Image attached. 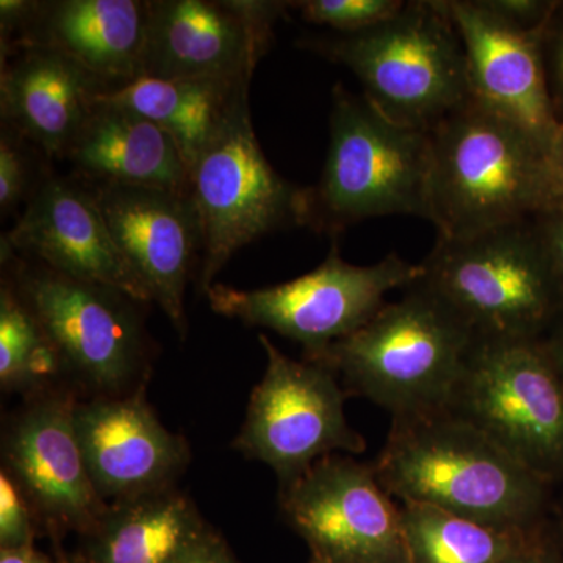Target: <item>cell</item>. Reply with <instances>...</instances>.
<instances>
[{"mask_svg": "<svg viewBox=\"0 0 563 563\" xmlns=\"http://www.w3.org/2000/svg\"><path fill=\"white\" fill-rule=\"evenodd\" d=\"M401 515L409 563H503L537 531L495 528L417 503H402Z\"/></svg>", "mask_w": 563, "mask_h": 563, "instance_id": "obj_24", "label": "cell"}, {"mask_svg": "<svg viewBox=\"0 0 563 563\" xmlns=\"http://www.w3.org/2000/svg\"><path fill=\"white\" fill-rule=\"evenodd\" d=\"M247 79H151L140 77L103 98L143 114L168 133L188 169L247 103Z\"/></svg>", "mask_w": 563, "mask_h": 563, "instance_id": "obj_23", "label": "cell"}, {"mask_svg": "<svg viewBox=\"0 0 563 563\" xmlns=\"http://www.w3.org/2000/svg\"><path fill=\"white\" fill-rule=\"evenodd\" d=\"M503 563H558L553 539H551L550 520L529 537L528 542Z\"/></svg>", "mask_w": 563, "mask_h": 563, "instance_id": "obj_32", "label": "cell"}, {"mask_svg": "<svg viewBox=\"0 0 563 563\" xmlns=\"http://www.w3.org/2000/svg\"><path fill=\"white\" fill-rule=\"evenodd\" d=\"M77 401L76 393L58 387L32 396L2 439V470L27 499L40 533L54 544L66 533L90 531L109 509L81 454L74 426Z\"/></svg>", "mask_w": 563, "mask_h": 563, "instance_id": "obj_13", "label": "cell"}, {"mask_svg": "<svg viewBox=\"0 0 563 563\" xmlns=\"http://www.w3.org/2000/svg\"><path fill=\"white\" fill-rule=\"evenodd\" d=\"M181 563H239L220 532L213 531Z\"/></svg>", "mask_w": 563, "mask_h": 563, "instance_id": "obj_33", "label": "cell"}, {"mask_svg": "<svg viewBox=\"0 0 563 563\" xmlns=\"http://www.w3.org/2000/svg\"><path fill=\"white\" fill-rule=\"evenodd\" d=\"M501 20L525 31H540L548 25L562 2L558 0H481Z\"/></svg>", "mask_w": 563, "mask_h": 563, "instance_id": "obj_29", "label": "cell"}, {"mask_svg": "<svg viewBox=\"0 0 563 563\" xmlns=\"http://www.w3.org/2000/svg\"><path fill=\"white\" fill-rule=\"evenodd\" d=\"M461 35L473 99L531 133L550 154L561 118L551 99L543 31H525L481 0H444Z\"/></svg>", "mask_w": 563, "mask_h": 563, "instance_id": "obj_18", "label": "cell"}, {"mask_svg": "<svg viewBox=\"0 0 563 563\" xmlns=\"http://www.w3.org/2000/svg\"><path fill=\"white\" fill-rule=\"evenodd\" d=\"M38 526L27 499L7 472L0 473V550L35 544Z\"/></svg>", "mask_w": 563, "mask_h": 563, "instance_id": "obj_28", "label": "cell"}, {"mask_svg": "<svg viewBox=\"0 0 563 563\" xmlns=\"http://www.w3.org/2000/svg\"><path fill=\"white\" fill-rule=\"evenodd\" d=\"M33 144L10 125L0 133V210L9 214L21 202H29L43 176H36Z\"/></svg>", "mask_w": 563, "mask_h": 563, "instance_id": "obj_27", "label": "cell"}, {"mask_svg": "<svg viewBox=\"0 0 563 563\" xmlns=\"http://www.w3.org/2000/svg\"><path fill=\"white\" fill-rule=\"evenodd\" d=\"M446 409L562 483L563 384L542 340H476Z\"/></svg>", "mask_w": 563, "mask_h": 563, "instance_id": "obj_8", "label": "cell"}, {"mask_svg": "<svg viewBox=\"0 0 563 563\" xmlns=\"http://www.w3.org/2000/svg\"><path fill=\"white\" fill-rule=\"evenodd\" d=\"M309 563H328V562H322V561H318V559H310V562Z\"/></svg>", "mask_w": 563, "mask_h": 563, "instance_id": "obj_39", "label": "cell"}, {"mask_svg": "<svg viewBox=\"0 0 563 563\" xmlns=\"http://www.w3.org/2000/svg\"><path fill=\"white\" fill-rule=\"evenodd\" d=\"M542 343L563 384V310L551 325L550 331L544 333Z\"/></svg>", "mask_w": 563, "mask_h": 563, "instance_id": "obj_35", "label": "cell"}, {"mask_svg": "<svg viewBox=\"0 0 563 563\" xmlns=\"http://www.w3.org/2000/svg\"><path fill=\"white\" fill-rule=\"evenodd\" d=\"M404 3L402 0H301L290 2V7L310 24L351 35L390 20L402 10Z\"/></svg>", "mask_w": 563, "mask_h": 563, "instance_id": "obj_26", "label": "cell"}, {"mask_svg": "<svg viewBox=\"0 0 563 563\" xmlns=\"http://www.w3.org/2000/svg\"><path fill=\"white\" fill-rule=\"evenodd\" d=\"M0 563H62V554L57 548V555L51 558L31 544L20 550H0Z\"/></svg>", "mask_w": 563, "mask_h": 563, "instance_id": "obj_36", "label": "cell"}, {"mask_svg": "<svg viewBox=\"0 0 563 563\" xmlns=\"http://www.w3.org/2000/svg\"><path fill=\"white\" fill-rule=\"evenodd\" d=\"M74 426L92 484L109 504L174 487L191 461L187 439L162 424L146 387L79 399Z\"/></svg>", "mask_w": 563, "mask_h": 563, "instance_id": "obj_16", "label": "cell"}, {"mask_svg": "<svg viewBox=\"0 0 563 563\" xmlns=\"http://www.w3.org/2000/svg\"><path fill=\"white\" fill-rule=\"evenodd\" d=\"M331 141L320 181L310 187L309 228L339 235L390 214L426 220L431 135L385 118L363 95L336 84Z\"/></svg>", "mask_w": 563, "mask_h": 563, "instance_id": "obj_5", "label": "cell"}, {"mask_svg": "<svg viewBox=\"0 0 563 563\" xmlns=\"http://www.w3.org/2000/svg\"><path fill=\"white\" fill-rule=\"evenodd\" d=\"M421 276V263L406 262L396 252L374 265H351L333 243L325 261L298 279L258 290L213 284L206 296L214 313L272 329L301 344L303 358L318 361L372 320L387 292L409 288Z\"/></svg>", "mask_w": 563, "mask_h": 563, "instance_id": "obj_9", "label": "cell"}, {"mask_svg": "<svg viewBox=\"0 0 563 563\" xmlns=\"http://www.w3.org/2000/svg\"><path fill=\"white\" fill-rule=\"evenodd\" d=\"M548 166H550L551 185L550 209H553V207L563 203V120L559 125L558 135H555L550 154H548Z\"/></svg>", "mask_w": 563, "mask_h": 563, "instance_id": "obj_34", "label": "cell"}, {"mask_svg": "<svg viewBox=\"0 0 563 563\" xmlns=\"http://www.w3.org/2000/svg\"><path fill=\"white\" fill-rule=\"evenodd\" d=\"M213 531L190 496L174 485L109 504L68 558L73 563H181Z\"/></svg>", "mask_w": 563, "mask_h": 563, "instance_id": "obj_22", "label": "cell"}, {"mask_svg": "<svg viewBox=\"0 0 563 563\" xmlns=\"http://www.w3.org/2000/svg\"><path fill=\"white\" fill-rule=\"evenodd\" d=\"M290 2L150 0L141 76L252 79Z\"/></svg>", "mask_w": 563, "mask_h": 563, "instance_id": "obj_14", "label": "cell"}, {"mask_svg": "<svg viewBox=\"0 0 563 563\" xmlns=\"http://www.w3.org/2000/svg\"><path fill=\"white\" fill-rule=\"evenodd\" d=\"M118 88L62 52L24 47L2 58V124L31 141L44 157L65 161L99 98Z\"/></svg>", "mask_w": 563, "mask_h": 563, "instance_id": "obj_19", "label": "cell"}, {"mask_svg": "<svg viewBox=\"0 0 563 563\" xmlns=\"http://www.w3.org/2000/svg\"><path fill=\"white\" fill-rule=\"evenodd\" d=\"M2 268L60 355L66 377L92 398L146 387L150 347L139 302L114 288L32 263L5 242Z\"/></svg>", "mask_w": 563, "mask_h": 563, "instance_id": "obj_7", "label": "cell"}, {"mask_svg": "<svg viewBox=\"0 0 563 563\" xmlns=\"http://www.w3.org/2000/svg\"><path fill=\"white\" fill-rule=\"evenodd\" d=\"M280 512L328 563H409L401 507L380 485L373 463L344 454L314 462L279 492Z\"/></svg>", "mask_w": 563, "mask_h": 563, "instance_id": "obj_12", "label": "cell"}, {"mask_svg": "<svg viewBox=\"0 0 563 563\" xmlns=\"http://www.w3.org/2000/svg\"><path fill=\"white\" fill-rule=\"evenodd\" d=\"M190 179L202 231L203 295L246 244L279 229L309 228L310 187L284 179L266 161L250 106L192 165Z\"/></svg>", "mask_w": 563, "mask_h": 563, "instance_id": "obj_10", "label": "cell"}, {"mask_svg": "<svg viewBox=\"0 0 563 563\" xmlns=\"http://www.w3.org/2000/svg\"><path fill=\"white\" fill-rule=\"evenodd\" d=\"M95 190L125 261L185 339V290L196 255L202 254L201 222L191 196L121 185Z\"/></svg>", "mask_w": 563, "mask_h": 563, "instance_id": "obj_17", "label": "cell"}, {"mask_svg": "<svg viewBox=\"0 0 563 563\" xmlns=\"http://www.w3.org/2000/svg\"><path fill=\"white\" fill-rule=\"evenodd\" d=\"M533 228L547 254L563 303V203L537 214Z\"/></svg>", "mask_w": 563, "mask_h": 563, "instance_id": "obj_31", "label": "cell"}, {"mask_svg": "<svg viewBox=\"0 0 563 563\" xmlns=\"http://www.w3.org/2000/svg\"><path fill=\"white\" fill-rule=\"evenodd\" d=\"M543 58L551 99L563 120V2L543 31Z\"/></svg>", "mask_w": 563, "mask_h": 563, "instance_id": "obj_30", "label": "cell"}, {"mask_svg": "<svg viewBox=\"0 0 563 563\" xmlns=\"http://www.w3.org/2000/svg\"><path fill=\"white\" fill-rule=\"evenodd\" d=\"M2 242L54 272L114 288L139 303L152 302L111 235L98 192L79 177L44 174Z\"/></svg>", "mask_w": 563, "mask_h": 563, "instance_id": "obj_15", "label": "cell"}, {"mask_svg": "<svg viewBox=\"0 0 563 563\" xmlns=\"http://www.w3.org/2000/svg\"><path fill=\"white\" fill-rule=\"evenodd\" d=\"M373 466L401 503L512 531H536L550 520L553 484L448 409L393 418Z\"/></svg>", "mask_w": 563, "mask_h": 563, "instance_id": "obj_1", "label": "cell"}, {"mask_svg": "<svg viewBox=\"0 0 563 563\" xmlns=\"http://www.w3.org/2000/svg\"><path fill=\"white\" fill-rule=\"evenodd\" d=\"M65 161L92 187L158 188L190 195V169L172 136L131 109L99 98Z\"/></svg>", "mask_w": 563, "mask_h": 563, "instance_id": "obj_21", "label": "cell"}, {"mask_svg": "<svg viewBox=\"0 0 563 563\" xmlns=\"http://www.w3.org/2000/svg\"><path fill=\"white\" fill-rule=\"evenodd\" d=\"M406 290L313 361L331 368L347 395L369 399L393 418L446 409L476 342L431 292L417 284Z\"/></svg>", "mask_w": 563, "mask_h": 563, "instance_id": "obj_3", "label": "cell"}, {"mask_svg": "<svg viewBox=\"0 0 563 563\" xmlns=\"http://www.w3.org/2000/svg\"><path fill=\"white\" fill-rule=\"evenodd\" d=\"M55 547H57L58 550H60L62 563H73L69 561L68 554H66L65 551H62L60 544H55Z\"/></svg>", "mask_w": 563, "mask_h": 563, "instance_id": "obj_38", "label": "cell"}, {"mask_svg": "<svg viewBox=\"0 0 563 563\" xmlns=\"http://www.w3.org/2000/svg\"><path fill=\"white\" fill-rule=\"evenodd\" d=\"M302 44L346 66L363 96L404 128L431 132L473 98L465 49L444 0H412L368 31Z\"/></svg>", "mask_w": 563, "mask_h": 563, "instance_id": "obj_4", "label": "cell"}, {"mask_svg": "<svg viewBox=\"0 0 563 563\" xmlns=\"http://www.w3.org/2000/svg\"><path fill=\"white\" fill-rule=\"evenodd\" d=\"M147 24L150 0H36L2 58L24 47H47L122 87L140 79Z\"/></svg>", "mask_w": 563, "mask_h": 563, "instance_id": "obj_20", "label": "cell"}, {"mask_svg": "<svg viewBox=\"0 0 563 563\" xmlns=\"http://www.w3.org/2000/svg\"><path fill=\"white\" fill-rule=\"evenodd\" d=\"M60 355L9 277L0 288V387L25 398L57 388Z\"/></svg>", "mask_w": 563, "mask_h": 563, "instance_id": "obj_25", "label": "cell"}, {"mask_svg": "<svg viewBox=\"0 0 563 563\" xmlns=\"http://www.w3.org/2000/svg\"><path fill=\"white\" fill-rule=\"evenodd\" d=\"M429 135L426 220L440 239H470L550 209L548 151L509 118L472 98Z\"/></svg>", "mask_w": 563, "mask_h": 563, "instance_id": "obj_2", "label": "cell"}, {"mask_svg": "<svg viewBox=\"0 0 563 563\" xmlns=\"http://www.w3.org/2000/svg\"><path fill=\"white\" fill-rule=\"evenodd\" d=\"M266 369L247 402L233 450L272 466L285 487L331 454H362L365 439L347 424L339 377L320 362L295 361L258 335Z\"/></svg>", "mask_w": 563, "mask_h": 563, "instance_id": "obj_11", "label": "cell"}, {"mask_svg": "<svg viewBox=\"0 0 563 563\" xmlns=\"http://www.w3.org/2000/svg\"><path fill=\"white\" fill-rule=\"evenodd\" d=\"M420 285L479 339L542 340L562 313L533 220L470 236H437Z\"/></svg>", "mask_w": 563, "mask_h": 563, "instance_id": "obj_6", "label": "cell"}, {"mask_svg": "<svg viewBox=\"0 0 563 563\" xmlns=\"http://www.w3.org/2000/svg\"><path fill=\"white\" fill-rule=\"evenodd\" d=\"M550 532L558 563H563V504L555 512L554 523H550Z\"/></svg>", "mask_w": 563, "mask_h": 563, "instance_id": "obj_37", "label": "cell"}]
</instances>
